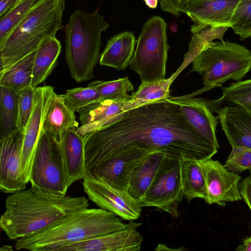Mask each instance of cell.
<instances>
[{
	"mask_svg": "<svg viewBox=\"0 0 251 251\" xmlns=\"http://www.w3.org/2000/svg\"><path fill=\"white\" fill-rule=\"evenodd\" d=\"M83 138L87 175L102 162L129 150L161 151L181 160L212 158L218 151L169 98L123 112Z\"/></svg>",
	"mask_w": 251,
	"mask_h": 251,
	"instance_id": "1",
	"label": "cell"
},
{
	"mask_svg": "<svg viewBox=\"0 0 251 251\" xmlns=\"http://www.w3.org/2000/svg\"><path fill=\"white\" fill-rule=\"evenodd\" d=\"M88 206L85 197L63 195L31 185L7 197L0 226L10 239L17 240Z\"/></svg>",
	"mask_w": 251,
	"mask_h": 251,
	"instance_id": "2",
	"label": "cell"
},
{
	"mask_svg": "<svg viewBox=\"0 0 251 251\" xmlns=\"http://www.w3.org/2000/svg\"><path fill=\"white\" fill-rule=\"evenodd\" d=\"M127 224L102 208H86L65 216L30 235L16 240L17 250L51 251L55 247L107 234Z\"/></svg>",
	"mask_w": 251,
	"mask_h": 251,
	"instance_id": "3",
	"label": "cell"
},
{
	"mask_svg": "<svg viewBox=\"0 0 251 251\" xmlns=\"http://www.w3.org/2000/svg\"><path fill=\"white\" fill-rule=\"evenodd\" d=\"M65 0H37L0 44V73L62 28Z\"/></svg>",
	"mask_w": 251,
	"mask_h": 251,
	"instance_id": "4",
	"label": "cell"
},
{
	"mask_svg": "<svg viewBox=\"0 0 251 251\" xmlns=\"http://www.w3.org/2000/svg\"><path fill=\"white\" fill-rule=\"evenodd\" d=\"M109 26L97 8L92 12L76 9L65 26V57L71 75L76 82L94 77L100 56L101 34Z\"/></svg>",
	"mask_w": 251,
	"mask_h": 251,
	"instance_id": "5",
	"label": "cell"
},
{
	"mask_svg": "<svg viewBox=\"0 0 251 251\" xmlns=\"http://www.w3.org/2000/svg\"><path fill=\"white\" fill-rule=\"evenodd\" d=\"M191 72L198 73L206 88L221 86L231 79L242 80L251 70V51L228 41L214 42L192 61Z\"/></svg>",
	"mask_w": 251,
	"mask_h": 251,
	"instance_id": "6",
	"label": "cell"
},
{
	"mask_svg": "<svg viewBox=\"0 0 251 251\" xmlns=\"http://www.w3.org/2000/svg\"><path fill=\"white\" fill-rule=\"evenodd\" d=\"M167 27L164 19L156 16L150 18L142 27L129 65L139 75L141 83L165 78L169 49Z\"/></svg>",
	"mask_w": 251,
	"mask_h": 251,
	"instance_id": "7",
	"label": "cell"
},
{
	"mask_svg": "<svg viewBox=\"0 0 251 251\" xmlns=\"http://www.w3.org/2000/svg\"><path fill=\"white\" fill-rule=\"evenodd\" d=\"M29 182L63 195L69 187L60 140L43 130L36 148Z\"/></svg>",
	"mask_w": 251,
	"mask_h": 251,
	"instance_id": "8",
	"label": "cell"
},
{
	"mask_svg": "<svg viewBox=\"0 0 251 251\" xmlns=\"http://www.w3.org/2000/svg\"><path fill=\"white\" fill-rule=\"evenodd\" d=\"M181 160L167 154L162 161L152 182L140 201L142 207H155L178 216L183 189L181 179Z\"/></svg>",
	"mask_w": 251,
	"mask_h": 251,
	"instance_id": "9",
	"label": "cell"
},
{
	"mask_svg": "<svg viewBox=\"0 0 251 251\" xmlns=\"http://www.w3.org/2000/svg\"><path fill=\"white\" fill-rule=\"evenodd\" d=\"M82 181L84 192L97 205L126 220L138 219L142 208L140 201L127 191L115 188L104 181L86 176Z\"/></svg>",
	"mask_w": 251,
	"mask_h": 251,
	"instance_id": "10",
	"label": "cell"
},
{
	"mask_svg": "<svg viewBox=\"0 0 251 251\" xmlns=\"http://www.w3.org/2000/svg\"><path fill=\"white\" fill-rule=\"evenodd\" d=\"M54 93L53 87L50 86L35 88L33 110L25 128L21 153V175L26 184L30 181L35 152L43 130L45 117Z\"/></svg>",
	"mask_w": 251,
	"mask_h": 251,
	"instance_id": "11",
	"label": "cell"
},
{
	"mask_svg": "<svg viewBox=\"0 0 251 251\" xmlns=\"http://www.w3.org/2000/svg\"><path fill=\"white\" fill-rule=\"evenodd\" d=\"M206 188L205 201L225 206L226 202L242 200L239 188L241 176L227 170L219 161L209 158L198 160Z\"/></svg>",
	"mask_w": 251,
	"mask_h": 251,
	"instance_id": "12",
	"label": "cell"
},
{
	"mask_svg": "<svg viewBox=\"0 0 251 251\" xmlns=\"http://www.w3.org/2000/svg\"><path fill=\"white\" fill-rule=\"evenodd\" d=\"M141 223L130 220L121 230L54 247L52 251H139L143 240L136 228Z\"/></svg>",
	"mask_w": 251,
	"mask_h": 251,
	"instance_id": "13",
	"label": "cell"
},
{
	"mask_svg": "<svg viewBox=\"0 0 251 251\" xmlns=\"http://www.w3.org/2000/svg\"><path fill=\"white\" fill-rule=\"evenodd\" d=\"M25 128H17L0 140V189L12 194L25 189L21 172V153Z\"/></svg>",
	"mask_w": 251,
	"mask_h": 251,
	"instance_id": "14",
	"label": "cell"
},
{
	"mask_svg": "<svg viewBox=\"0 0 251 251\" xmlns=\"http://www.w3.org/2000/svg\"><path fill=\"white\" fill-rule=\"evenodd\" d=\"M240 0H186L183 13L193 22L194 34L208 27H230L234 10Z\"/></svg>",
	"mask_w": 251,
	"mask_h": 251,
	"instance_id": "15",
	"label": "cell"
},
{
	"mask_svg": "<svg viewBox=\"0 0 251 251\" xmlns=\"http://www.w3.org/2000/svg\"><path fill=\"white\" fill-rule=\"evenodd\" d=\"M141 150H129L102 162L87 176L100 179L112 187L127 191L130 176L138 164L150 153Z\"/></svg>",
	"mask_w": 251,
	"mask_h": 251,
	"instance_id": "16",
	"label": "cell"
},
{
	"mask_svg": "<svg viewBox=\"0 0 251 251\" xmlns=\"http://www.w3.org/2000/svg\"><path fill=\"white\" fill-rule=\"evenodd\" d=\"M177 103L183 117L192 127L216 149L220 147L216 137L219 120L210 110L205 100L184 96L171 97Z\"/></svg>",
	"mask_w": 251,
	"mask_h": 251,
	"instance_id": "17",
	"label": "cell"
},
{
	"mask_svg": "<svg viewBox=\"0 0 251 251\" xmlns=\"http://www.w3.org/2000/svg\"><path fill=\"white\" fill-rule=\"evenodd\" d=\"M133 108L134 107L130 100H100L78 110L81 126L76 130L83 137L106 126L117 115Z\"/></svg>",
	"mask_w": 251,
	"mask_h": 251,
	"instance_id": "18",
	"label": "cell"
},
{
	"mask_svg": "<svg viewBox=\"0 0 251 251\" xmlns=\"http://www.w3.org/2000/svg\"><path fill=\"white\" fill-rule=\"evenodd\" d=\"M216 113L231 147L251 149V112L241 106L232 105Z\"/></svg>",
	"mask_w": 251,
	"mask_h": 251,
	"instance_id": "19",
	"label": "cell"
},
{
	"mask_svg": "<svg viewBox=\"0 0 251 251\" xmlns=\"http://www.w3.org/2000/svg\"><path fill=\"white\" fill-rule=\"evenodd\" d=\"M73 127L65 130L60 139L69 187L87 176L83 137Z\"/></svg>",
	"mask_w": 251,
	"mask_h": 251,
	"instance_id": "20",
	"label": "cell"
},
{
	"mask_svg": "<svg viewBox=\"0 0 251 251\" xmlns=\"http://www.w3.org/2000/svg\"><path fill=\"white\" fill-rule=\"evenodd\" d=\"M136 43L132 32L125 31L110 39L100 58V64L124 71L130 65Z\"/></svg>",
	"mask_w": 251,
	"mask_h": 251,
	"instance_id": "21",
	"label": "cell"
},
{
	"mask_svg": "<svg viewBox=\"0 0 251 251\" xmlns=\"http://www.w3.org/2000/svg\"><path fill=\"white\" fill-rule=\"evenodd\" d=\"M78 125L75 112L67 105L61 95L54 93L45 117L42 130L60 140L65 130L77 128Z\"/></svg>",
	"mask_w": 251,
	"mask_h": 251,
	"instance_id": "22",
	"label": "cell"
},
{
	"mask_svg": "<svg viewBox=\"0 0 251 251\" xmlns=\"http://www.w3.org/2000/svg\"><path fill=\"white\" fill-rule=\"evenodd\" d=\"M166 154L154 151L145 157L135 167L130 176L127 192L140 201L152 182Z\"/></svg>",
	"mask_w": 251,
	"mask_h": 251,
	"instance_id": "23",
	"label": "cell"
},
{
	"mask_svg": "<svg viewBox=\"0 0 251 251\" xmlns=\"http://www.w3.org/2000/svg\"><path fill=\"white\" fill-rule=\"evenodd\" d=\"M61 50L60 42L55 36L47 38L42 42L36 50L34 58L32 87H36L51 73Z\"/></svg>",
	"mask_w": 251,
	"mask_h": 251,
	"instance_id": "24",
	"label": "cell"
},
{
	"mask_svg": "<svg viewBox=\"0 0 251 251\" xmlns=\"http://www.w3.org/2000/svg\"><path fill=\"white\" fill-rule=\"evenodd\" d=\"M36 50L0 73V86L18 93L31 86Z\"/></svg>",
	"mask_w": 251,
	"mask_h": 251,
	"instance_id": "25",
	"label": "cell"
},
{
	"mask_svg": "<svg viewBox=\"0 0 251 251\" xmlns=\"http://www.w3.org/2000/svg\"><path fill=\"white\" fill-rule=\"evenodd\" d=\"M181 179L183 195L188 202L195 198L205 199L206 188L204 176L198 160H181Z\"/></svg>",
	"mask_w": 251,
	"mask_h": 251,
	"instance_id": "26",
	"label": "cell"
},
{
	"mask_svg": "<svg viewBox=\"0 0 251 251\" xmlns=\"http://www.w3.org/2000/svg\"><path fill=\"white\" fill-rule=\"evenodd\" d=\"M222 89L223 94L220 98L206 100L213 113L226 106H243L251 102V78L232 83Z\"/></svg>",
	"mask_w": 251,
	"mask_h": 251,
	"instance_id": "27",
	"label": "cell"
},
{
	"mask_svg": "<svg viewBox=\"0 0 251 251\" xmlns=\"http://www.w3.org/2000/svg\"><path fill=\"white\" fill-rule=\"evenodd\" d=\"M228 27L226 26L209 27L194 34L189 46L188 52L184 55V61L177 71L174 74L176 76L202 51L211 46L214 40L223 41V37Z\"/></svg>",
	"mask_w": 251,
	"mask_h": 251,
	"instance_id": "28",
	"label": "cell"
},
{
	"mask_svg": "<svg viewBox=\"0 0 251 251\" xmlns=\"http://www.w3.org/2000/svg\"><path fill=\"white\" fill-rule=\"evenodd\" d=\"M0 137H5L17 129L19 93L0 86Z\"/></svg>",
	"mask_w": 251,
	"mask_h": 251,
	"instance_id": "29",
	"label": "cell"
},
{
	"mask_svg": "<svg viewBox=\"0 0 251 251\" xmlns=\"http://www.w3.org/2000/svg\"><path fill=\"white\" fill-rule=\"evenodd\" d=\"M175 78L173 74L167 79L141 83L138 90L129 98L134 108L170 98V87Z\"/></svg>",
	"mask_w": 251,
	"mask_h": 251,
	"instance_id": "30",
	"label": "cell"
},
{
	"mask_svg": "<svg viewBox=\"0 0 251 251\" xmlns=\"http://www.w3.org/2000/svg\"><path fill=\"white\" fill-rule=\"evenodd\" d=\"M87 86L95 88L99 92L101 100L126 101L129 100V92L134 88L127 76L111 81L97 80Z\"/></svg>",
	"mask_w": 251,
	"mask_h": 251,
	"instance_id": "31",
	"label": "cell"
},
{
	"mask_svg": "<svg viewBox=\"0 0 251 251\" xmlns=\"http://www.w3.org/2000/svg\"><path fill=\"white\" fill-rule=\"evenodd\" d=\"M37 0H22L0 17V44L34 4Z\"/></svg>",
	"mask_w": 251,
	"mask_h": 251,
	"instance_id": "32",
	"label": "cell"
},
{
	"mask_svg": "<svg viewBox=\"0 0 251 251\" xmlns=\"http://www.w3.org/2000/svg\"><path fill=\"white\" fill-rule=\"evenodd\" d=\"M230 27L241 40L251 37V0H240L232 15Z\"/></svg>",
	"mask_w": 251,
	"mask_h": 251,
	"instance_id": "33",
	"label": "cell"
},
{
	"mask_svg": "<svg viewBox=\"0 0 251 251\" xmlns=\"http://www.w3.org/2000/svg\"><path fill=\"white\" fill-rule=\"evenodd\" d=\"M61 96L67 105L75 112L85 106L101 100L97 90L89 86L68 90L65 94Z\"/></svg>",
	"mask_w": 251,
	"mask_h": 251,
	"instance_id": "34",
	"label": "cell"
},
{
	"mask_svg": "<svg viewBox=\"0 0 251 251\" xmlns=\"http://www.w3.org/2000/svg\"><path fill=\"white\" fill-rule=\"evenodd\" d=\"M224 166L230 172L239 174L251 169V149L232 147Z\"/></svg>",
	"mask_w": 251,
	"mask_h": 251,
	"instance_id": "35",
	"label": "cell"
},
{
	"mask_svg": "<svg viewBox=\"0 0 251 251\" xmlns=\"http://www.w3.org/2000/svg\"><path fill=\"white\" fill-rule=\"evenodd\" d=\"M35 88L30 87L19 93L17 128H25L34 107Z\"/></svg>",
	"mask_w": 251,
	"mask_h": 251,
	"instance_id": "36",
	"label": "cell"
},
{
	"mask_svg": "<svg viewBox=\"0 0 251 251\" xmlns=\"http://www.w3.org/2000/svg\"><path fill=\"white\" fill-rule=\"evenodd\" d=\"M161 9L176 17L182 12L183 9L180 0H158Z\"/></svg>",
	"mask_w": 251,
	"mask_h": 251,
	"instance_id": "37",
	"label": "cell"
},
{
	"mask_svg": "<svg viewBox=\"0 0 251 251\" xmlns=\"http://www.w3.org/2000/svg\"><path fill=\"white\" fill-rule=\"evenodd\" d=\"M239 188L242 199L251 211V176L243 179L239 184Z\"/></svg>",
	"mask_w": 251,
	"mask_h": 251,
	"instance_id": "38",
	"label": "cell"
},
{
	"mask_svg": "<svg viewBox=\"0 0 251 251\" xmlns=\"http://www.w3.org/2000/svg\"><path fill=\"white\" fill-rule=\"evenodd\" d=\"M18 0H0V17L4 15Z\"/></svg>",
	"mask_w": 251,
	"mask_h": 251,
	"instance_id": "39",
	"label": "cell"
},
{
	"mask_svg": "<svg viewBox=\"0 0 251 251\" xmlns=\"http://www.w3.org/2000/svg\"><path fill=\"white\" fill-rule=\"evenodd\" d=\"M236 251H251V236L245 239L242 244L236 249Z\"/></svg>",
	"mask_w": 251,
	"mask_h": 251,
	"instance_id": "40",
	"label": "cell"
},
{
	"mask_svg": "<svg viewBox=\"0 0 251 251\" xmlns=\"http://www.w3.org/2000/svg\"><path fill=\"white\" fill-rule=\"evenodd\" d=\"M146 5L150 8H155L158 4V0H144Z\"/></svg>",
	"mask_w": 251,
	"mask_h": 251,
	"instance_id": "41",
	"label": "cell"
},
{
	"mask_svg": "<svg viewBox=\"0 0 251 251\" xmlns=\"http://www.w3.org/2000/svg\"><path fill=\"white\" fill-rule=\"evenodd\" d=\"M0 251H13V249L11 246L5 245L1 247V248L0 249Z\"/></svg>",
	"mask_w": 251,
	"mask_h": 251,
	"instance_id": "42",
	"label": "cell"
},
{
	"mask_svg": "<svg viewBox=\"0 0 251 251\" xmlns=\"http://www.w3.org/2000/svg\"><path fill=\"white\" fill-rule=\"evenodd\" d=\"M241 106L244 107L247 110H248L249 111L251 112V102L249 103H248V104H245V105H244L243 106Z\"/></svg>",
	"mask_w": 251,
	"mask_h": 251,
	"instance_id": "43",
	"label": "cell"
},
{
	"mask_svg": "<svg viewBox=\"0 0 251 251\" xmlns=\"http://www.w3.org/2000/svg\"><path fill=\"white\" fill-rule=\"evenodd\" d=\"M181 0V4L182 7V9H183L184 4L186 1V0Z\"/></svg>",
	"mask_w": 251,
	"mask_h": 251,
	"instance_id": "44",
	"label": "cell"
},
{
	"mask_svg": "<svg viewBox=\"0 0 251 251\" xmlns=\"http://www.w3.org/2000/svg\"><path fill=\"white\" fill-rule=\"evenodd\" d=\"M250 175L251 176V169H250Z\"/></svg>",
	"mask_w": 251,
	"mask_h": 251,
	"instance_id": "45",
	"label": "cell"
}]
</instances>
